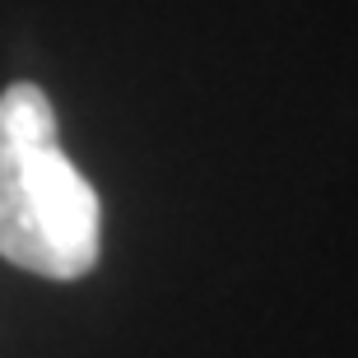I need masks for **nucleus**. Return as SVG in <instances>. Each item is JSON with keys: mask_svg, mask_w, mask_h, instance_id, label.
<instances>
[{"mask_svg": "<svg viewBox=\"0 0 358 358\" xmlns=\"http://www.w3.org/2000/svg\"><path fill=\"white\" fill-rule=\"evenodd\" d=\"M98 191L56 135L38 84L0 93V256L42 279H80L98 266Z\"/></svg>", "mask_w": 358, "mask_h": 358, "instance_id": "nucleus-1", "label": "nucleus"}]
</instances>
